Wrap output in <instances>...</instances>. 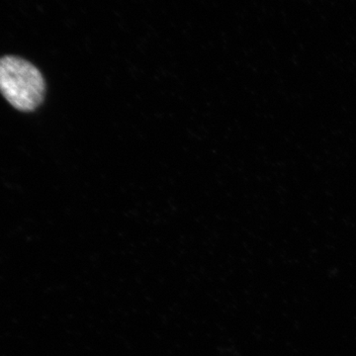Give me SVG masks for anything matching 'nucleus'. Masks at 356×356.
<instances>
[{"instance_id": "nucleus-1", "label": "nucleus", "mask_w": 356, "mask_h": 356, "mask_svg": "<svg viewBox=\"0 0 356 356\" xmlns=\"http://www.w3.org/2000/svg\"><path fill=\"white\" fill-rule=\"evenodd\" d=\"M46 84L40 70L24 58H0V92L14 108L33 111L43 102Z\"/></svg>"}]
</instances>
